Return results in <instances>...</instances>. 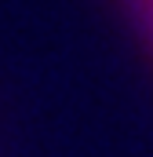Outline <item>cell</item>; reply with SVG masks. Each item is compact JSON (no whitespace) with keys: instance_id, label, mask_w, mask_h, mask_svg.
Listing matches in <instances>:
<instances>
[{"instance_id":"6da1fadb","label":"cell","mask_w":153,"mask_h":157,"mask_svg":"<svg viewBox=\"0 0 153 157\" xmlns=\"http://www.w3.org/2000/svg\"><path fill=\"white\" fill-rule=\"evenodd\" d=\"M135 7H139V15L146 18V26L153 29V0H135Z\"/></svg>"}]
</instances>
